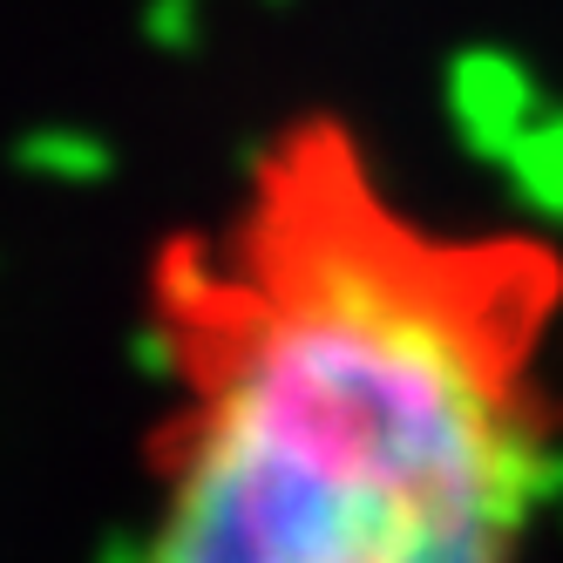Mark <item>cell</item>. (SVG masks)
<instances>
[{"label":"cell","mask_w":563,"mask_h":563,"mask_svg":"<svg viewBox=\"0 0 563 563\" xmlns=\"http://www.w3.org/2000/svg\"><path fill=\"white\" fill-rule=\"evenodd\" d=\"M537 238L400 205L340 123L164 265L177 400L115 563H522L550 489Z\"/></svg>","instance_id":"6da1fadb"}]
</instances>
